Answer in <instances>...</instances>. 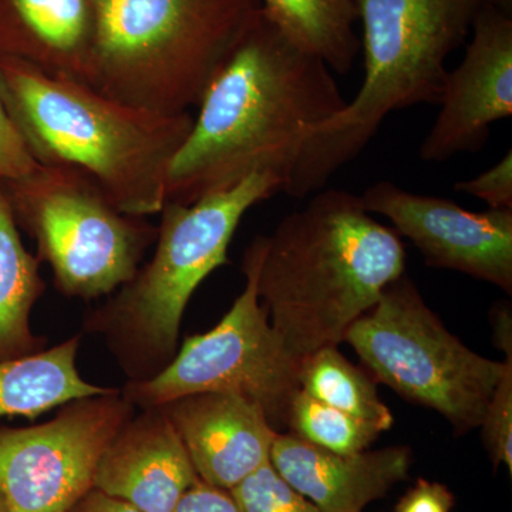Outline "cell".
Returning a JSON list of instances; mask_svg holds the SVG:
<instances>
[{
    "label": "cell",
    "instance_id": "cell-1",
    "mask_svg": "<svg viewBox=\"0 0 512 512\" xmlns=\"http://www.w3.org/2000/svg\"><path fill=\"white\" fill-rule=\"evenodd\" d=\"M346 106L332 70L259 10L197 106L165 201L192 204L254 173L274 175L291 197L323 190V131Z\"/></svg>",
    "mask_w": 512,
    "mask_h": 512
},
{
    "label": "cell",
    "instance_id": "cell-2",
    "mask_svg": "<svg viewBox=\"0 0 512 512\" xmlns=\"http://www.w3.org/2000/svg\"><path fill=\"white\" fill-rule=\"evenodd\" d=\"M393 228L366 210L360 195L320 190L286 215L259 244V301L298 359L338 346L346 330L406 271Z\"/></svg>",
    "mask_w": 512,
    "mask_h": 512
},
{
    "label": "cell",
    "instance_id": "cell-3",
    "mask_svg": "<svg viewBox=\"0 0 512 512\" xmlns=\"http://www.w3.org/2000/svg\"><path fill=\"white\" fill-rule=\"evenodd\" d=\"M0 103L36 164L74 167L124 214H160L171 161L190 134V113L136 109L89 84L0 59Z\"/></svg>",
    "mask_w": 512,
    "mask_h": 512
},
{
    "label": "cell",
    "instance_id": "cell-4",
    "mask_svg": "<svg viewBox=\"0 0 512 512\" xmlns=\"http://www.w3.org/2000/svg\"><path fill=\"white\" fill-rule=\"evenodd\" d=\"M278 192L274 175L254 173L192 204L165 201L151 261L84 320V332L106 340L128 379H151L170 365L191 296L228 264L244 215Z\"/></svg>",
    "mask_w": 512,
    "mask_h": 512
},
{
    "label": "cell",
    "instance_id": "cell-5",
    "mask_svg": "<svg viewBox=\"0 0 512 512\" xmlns=\"http://www.w3.org/2000/svg\"><path fill=\"white\" fill-rule=\"evenodd\" d=\"M89 86L127 106L178 116L200 104L261 0H93Z\"/></svg>",
    "mask_w": 512,
    "mask_h": 512
},
{
    "label": "cell",
    "instance_id": "cell-6",
    "mask_svg": "<svg viewBox=\"0 0 512 512\" xmlns=\"http://www.w3.org/2000/svg\"><path fill=\"white\" fill-rule=\"evenodd\" d=\"M488 0H356L365 79L323 131L326 180L362 153L384 119L439 104L451 53L464 45Z\"/></svg>",
    "mask_w": 512,
    "mask_h": 512
},
{
    "label": "cell",
    "instance_id": "cell-7",
    "mask_svg": "<svg viewBox=\"0 0 512 512\" xmlns=\"http://www.w3.org/2000/svg\"><path fill=\"white\" fill-rule=\"evenodd\" d=\"M18 228L36 242L40 262L69 298L109 296L127 284L156 242L157 227L124 214L92 175L37 164L0 180Z\"/></svg>",
    "mask_w": 512,
    "mask_h": 512
},
{
    "label": "cell",
    "instance_id": "cell-8",
    "mask_svg": "<svg viewBox=\"0 0 512 512\" xmlns=\"http://www.w3.org/2000/svg\"><path fill=\"white\" fill-rule=\"evenodd\" d=\"M343 342L379 382L440 413L458 434L480 427L504 372V362L478 355L448 332L404 276L349 326Z\"/></svg>",
    "mask_w": 512,
    "mask_h": 512
},
{
    "label": "cell",
    "instance_id": "cell-9",
    "mask_svg": "<svg viewBox=\"0 0 512 512\" xmlns=\"http://www.w3.org/2000/svg\"><path fill=\"white\" fill-rule=\"evenodd\" d=\"M259 244L244 255L245 288L221 322L185 339L170 365L147 380H128L121 394L134 407H160L197 393L237 394L258 404L276 431L286 427L293 397L301 390V359L272 328L256 288Z\"/></svg>",
    "mask_w": 512,
    "mask_h": 512
},
{
    "label": "cell",
    "instance_id": "cell-10",
    "mask_svg": "<svg viewBox=\"0 0 512 512\" xmlns=\"http://www.w3.org/2000/svg\"><path fill=\"white\" fill-rule=\"evenodd\" d=\"M134 409L111 389L63 404L47 423L0 427V493L9 511H69L92 490L101 456Z\"/></svg>",
    "mask_w": 512,
    "mask_h": 512
},
{
    "label": "cell",
    "instance_id": "cell-11",
    "mask_svg": "<svg viewBox=\"0 0 512 512\" xmlns=\"http://www.w3.org/2000/svg\"><path fill=\"white\" fill-rule=\"evenodd\" d=\"M362 197L370 214L383 215L413 242L426 264L451 269L512 293V210L473 212L456 201L403 190L390 181Z\"/></svg>",
    "mask_w": 512,
    "mask_h": 512
},
{
    "label": "cell",
    "instance_id": "cell-12",
    "mask_svg": "<svg viewBox=\"0 0 512 512\" xmlns=\"http://www.w3.org/2000/svg\"><path fill=\"white\" fill-rule=\"evenodd\" d=\"M440 111L421 143L424 163L477 153L491 126L512 116V10L488 0L471 29L461 63L448 72Z\"/></svg>",
    "mask_w": 512,
    "mask_h": 512
},
{
    "label": "cell",
    "instance_id": "cell-13",
    "mask_svg": "<svg viewBox=\"0 0 512 512\" xmlns=\"http://www.w3.org/2000/svg\"><path fill=\"white\" fill-rule=\"evenodd\" d=\"M204 483L231 491L271 461L279 431L258 404L228 393H197L160 406Z\"/></svg>",
    "mask_w": 512,
    "mask_h": 512
},
{
    "label": "cell",
    "instance_id": "cell-14",
    "mask_svg": "<svg viewBox=\"0 0 512 512\" xmlns=\"http://www.w3.org/2000/svg\"><path fill=\"white\" fill-rule=\"evenodd\" d=\"M200 480L173 424L160 407L131 417L101 456L94 490L141 512H173Z\"/></svg>",
    "mask_w": 512,
    "mask_h": 512
},
{
    "label": "cell",
    "instance_id": "cell-15",
    "mask_svg": "<svg viewBox=\"0 0 512 512\" xmlns=\"http://www.w3.org/2000/svg\"><path fill=\"white\" fill-rule=\"evenodd\" d=\"M271 464L322 512H363L409 477L412 451L394 446L339 454L293 433H278Z\"/></svg>",
    "mask_w": 512,
    "mask_h": 512
},
{
    "label": "cell",
    "instance_id": "cell-16",
    "mask_svg": "<svg viewBox=\"0 0 512 512\" xmlns=\"http://www.w3.org/2000/svg\"><path fill=\"white\" fill-rule=\"evenodd\" d=\"M94 33L93 0H0V59L89 84Z\"/></svg>",
    "mask_w": 512,
    "mask_h": 512
},
{
    "label": "cell",
    "instance_id": "cell-17",
    "mask_svg": "<svg viewBox=\"0 0 512 512\" xmlns=\"http://www.w3.org/2000/svg\"><path fill=\"white\" fill-rule=\"evenodd\" d=\"M80 336L19 359L0 360V417L35 420L56 407L110 392L80 376L76 366Z\"/></svg>",
    "mask_w": 512,
    "mask_h": 512
},
{
    "label": "cell",
    "instance_id": "cell-18",
    "mask_svg": "<svg viewBox=\"0 0 512 512\" xmlns=\"http://www.w3.org/2000/svg\"><path fill=\"white\" fill-rule=\"evenodd\" d=\"M261 9L306 55L333 73L352 70L362 49L356 0H261Z\"/></svg>",
    "mask_w": 512,
    "mask_h": 512
},
{
    "label": "cell",
    "instance_id": "cell-19",
    "mask_svg": "<svg viewBox=\"0 0 512 512\" xmlns=\"http://www.w3.org/2000/svg\"><path fill=\"white\" fill-rule=\"evenodd\" d=\"M40 261L30 254L0 187V360L45 350L46 339L30 328V313L45 292Z\"/></svg>",
    "mask_w": 512,
    "mask_h": 512
},
{
    "label": "cell",
    "instance_id": "cell-20",
    "mask_svg": "<svg viewBox=\"0 0 512 512\" xmlns=\"http://www.w3.org/2000/svg\"><path fill=\"white\" fill-rule=\"evenodd\" d=\"M299 386L318 402L365 421L379 433L392 429L393 414L380 399L375 380L352 365L338 346H325L303 357Z\"/></svg>",
    "mask_w": 512,
    "mask_h": 512
},
{
    "label": "cell",
    "instance_id": "cell-21",
    "mask_svg": "<svg viewBox=\"0 0 512 512\" xmlns=\"http://www.w3.org/2000/svg\"><path fill=\"white\" fill-rule=\"evenodd\" d=\"M286 427L308 443L339 454L365 451L380 434L365 421L320 403L303 390L293 397Z\"/></svg>",
    "mask_w": 512,
    "mask_h": 512
},
{
    "label": "cell",
    "instance_id": "cell-22",
    "mask_svg": "<svg viewBox=\"0 0 512 512\" xmlns=\"http://www.w3.org/2000/svg\"><path fill=\"white\" fill-rule=\"evenodd\" d=\"M231 494L242 512H322L286 483L271 461L244 478Z\"/></svg>",
    "mask_w": 512,
    "mask_h": 512
},
{
    "label": "cell",
    "instance_id": "cell-23",
    "mask_svg": "<svg viewBox=\"0 0 512 512\" xmlns=\"http://www.w3.org/2000/svg\"><path fill=\"white\" fill-rule=\"evenodd\" d=\"M504 372L491 394L481 420V436L494 468L504 466L512 476V357H505Z\"/></svg>",
    "mask_w": 512,
    "mask_h": 512
},
{
    "label": "cell",
    "instance_id": "cell-24",
    "mask_svg": "<svg viewBox=\"0 0 512 512\" xmlns=\"http://www.w3.org/2000/svg\"><path fill=\"white\" fill-rule=\"evenodd\" d=\"M454 190L487 202L490 210H512V151L476 178L458 181Z\"/></svg>",
    "mask_w": 512,
    "mask_h": 512
},
{
    "label": "cell",
    "instance_id": "cell-25",
    "mask_svg": "<svg viewBox=\"0 0 512 512\" xmlns=\"http://www.w3.org/2000/svg\"><path fill=\"white\" fill-rule=\"evenodd\" d=\"M36 165L0 103V180L28 174Z\"/></svg>",
    "mask_w": 512,
    "mask_h": 512
},
{
    "label": "cell",
    "instance_id": "cell-26",
    "mask_svg": "<svg viewBox=\"0 0 512 512\" xmlns=\"http://www.w3.org/2000/svg\"><path fill=\"white\" fill-rule=\"evenodd\" d=\"M454 495L446 485L419 478L400 498L394 512H451Z\"/></svg>",
    "mask_w": 512,
    "mask_h": 512
},
{
    "label": "cell",
    "instance_id": "cell-27",
    "mask_svg": "<svg viewBox=\"0 0 512 512\" xmlns=\"http://www.w3.org/2000/svg\"><path fill=\"white\" fill-rule=\"evenodd\" d=\"M173 512H242L231 491L198 480L178 501Z\"/></svg>",
    "mask_w": 512,
    "mask_h": 512
},
{
    "label": "cell",
    "instance_id": "cell-28",
    "mask_svg": "<svg viewBox=\"0 0 512 512\" xmlns=\"http://www.w3.org/2000/svg\"><path fill=\"white\" fill-rule=\"evenodd\" d=\"M67 512H141L133 505L110 497L99 490L87 491Z\"/></svg>",
    "mask_w": 512,
    "mask_h": 512
},
{
    "label": "cell",
    "instance_id": "cell-29",
    "mask_svg": "<svg viewBox=\"0 0 512 512\" xmlns=\"http://www.w3.org/2000/svg\"><path fill=\"white\" fill-rule=\"evenodd\" d=\"M493 323L494 345L497 346L505 357H512V313L508 302L495 305L491 312Z\"/></svg>",
    "mask_w": 512,
    "mask_h": 512
},
{
    "label": "cell",
    "instance_id": "cell-30",
    "mask_svg": "<svg viewBox=\"0 0 512 512\" xmlns=\"http://www.w3.org/2000/svg\"><path fill=\"white\" fill-rule=\"evenodd\" d=\"M0 512H10L2 493H0Z\"/></svg>",
    "mask_w": 512,
    "mask_h": 512
},
{
    "label": "cell",
    "instance_id": "cell-31",
    "mask_svg": "<svg viewBox=\"0 0 512 512\" xmlns=\"http://www.w3.org/2000/svg\"><path fill=\"white\" fill-rule=\"evenodd\" d=\"M505 9L512 10V0H497Z\"/></svg>",
    "mask_w": 512,
    "mask_h": 512
}]
</instances>
